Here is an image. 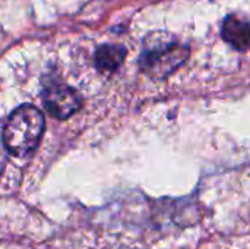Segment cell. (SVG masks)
Instances as JSON below:
<instances>
[{
	"label": "cell",
	"mask_w": 250,
	"mask_h": 249,
	"mask_svg": "<svg viewBox=\"0 0 250 249\" xmlns=\"http://www.w3.org/2000/svg\"><path fill=\"white\" fill-rule=\"evenodd\" d=\"M42 132V113L37 107L25 104L18 107L9 116L3 129V142L10 154L22 157L29 154L38 145Z\"/></svg>",
	"instance_id": "1"
},
{
	"label": "cell",
	"mask_w": 250,
	"mask_h": 249,
	"mask_svg": "<svg viewBox=\"0 0 250 249\" xmlns=\"http://www.w3.org/2000/svg\"><path fill=\"white\" fill-rule=\"evenodd\" d=\"M189 47L167 38H154L141 56V69L154 79H164L177 70L189 57Z\"/></svg>",
	"instance_id": "2"
},
{
	"label": "cell",
	"mask_w": 250,
	"mask_h": 249,
	"mask_svg": "<svg viewBox=\"0 0 250 249\" xmlns=\"http://www.w3.org/2000/svg\"><path fill=\"white\" fill-rule=\"evenodd\" d=\"M44 106L53 117L67 119L81 109V97L69 87L54 85L44 92Z\"/></svg>",
	"instance_id": "3"
},
{
	"label": "cell",
	"mask_w": 250,
	"mask_h": 249,
	"mask_svg": "<svg viewBox=\"0 0 250 249\" xmlns=\"http://www.w3.org/2000/svg\"><path fill=\"white\" fill-rule=\"evenodd\" d=\"M221 34L224 41L236 50L245 51L250 47V21L239 15H230L226 18Z\"/></svg>",
	"instance_id": "4"
},
{
	"label": "cell",
	"mask_w": 250,
	"mask_h": 249,
	"mask_svg": "<svg viewBox=\"0 0 250 249\" xmlns=\"http://www.w3.org/2000/svg\"><path fill=\"white\" fill-rule=\"evenodd\" d=\"M126 57V48L117 44L101 45L95 53V65L103 73L116 72Z\"/></svg>",
	"instance_id": "5"
}]
</instances>
